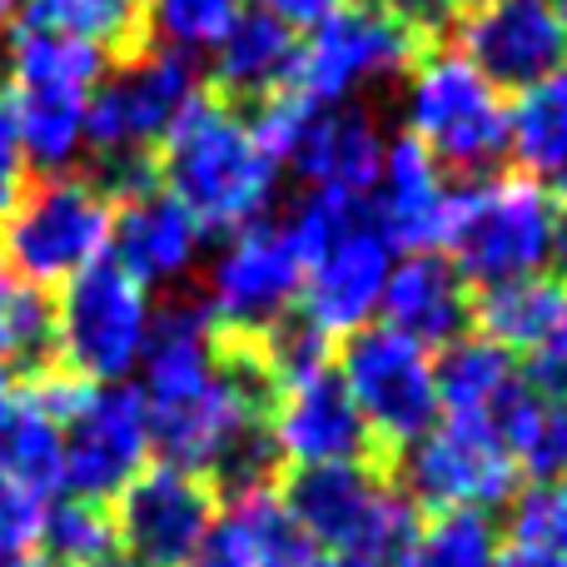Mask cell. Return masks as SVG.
I'll list each match as a JSON object with an SVG mask.
<instances>
[{"label":"cell","instance_id":"obj_1","mask_svg":"<svg viewBox=\"0 0 567 567\" xmlns=\"http://www.w3.org/2000/svg\"><path fill=\"white\" fill-rule=\"evenodd\" d=\"M159 189L205 235H235L269 219L279 199V159L265 150L255 120L239 105L199 90L159 140Z\"/></svg>","mask_w":567,"mask_h":567},{"label":"cell","instance_id":"obj_2","mask_svg":"<svg viewBox=\"0 0 567 567\" xmlns=\"http://www.w3.org/2000/svg\"><path fill=\"white\" fill-rule=\"evenodd\" d=\"M293 249H299V319L319 339H349V333L379 323L383 284L393 275L399 249L389 245L369 215V199L303 195L284 219Z\"/></svg>","mask_w":567,"mask_h":567},{"label":"cell","instance_id":"obj_3","mask_svg":"<svg viewBox=\"0 0 567 567\" xmlns=\"http://www.w3.org/2000/svg\"><path fill=\"white\" fill-rule=\"evenodd\" d=\"M567 249V215L558 199L518 175H478L453 189L439 255L463 275L468 289L548 275Z\"/></svg>","mask_w":567,"mask_h":567},{"label":"cell","instance_id":"obj_4","mask_svg":"<svg viewBox=\"0 0 567 567\" xmlns=\"http://www.w3.org/2000/svg\"><path fill=\"white\" fill-rule=\"evenodd\" d=\"M199 65L165 45H135L95 85L85 105V150L105 165L110 199L150 185V159L189 100L199 95Z\"/></svg>","mask_w":567,"mask_h":567},{"label":"cell","instance_id":"obj_5","mask_svg":"<svg viewBox=\"0 0 567 567\" xmlns=\"http://www.w3.org/2000/svg\"><path fill=\"white\" fill-rule=\"evenodd\" d=\"M403 140L423 150L443 175H493L508 155L513 100L473 70L458 50H429L413 60L399 95Z\"/></svg>","mask_w":567,"mask_h":567},{"label":"cell","instance_id":"obj_6","mask_svg":"<svg viewBox=\"0 0 567 567\" xmlns=\"http://www.w3.org/2000/svg\"><path fill=\"white\" fill-rule=\"evenodd\" d=\"M115 199L100 179L45 175L0 219V265L30 289H65L75 275L110 259Z\"/></svg>","mask_w":567,"mask_h":567},{"label":"cell","instance_id":"obj_7","mask_svg":"<svg viewBox=\"0 0 567 567\" xmlns=\"http://www.w3.org/2000/svg\"><path fill=\"white\" fill-rule=\"evenodd\" d=\"M279 498L313 553H359L393 563L419 528V508L373 463L293 468Z\"/></svg>","mask_w":567,"mask_h":567},{"label":"cell","instance_id":"obj_8","mask_svg":"<svg viewBox=\"0 0 567 567\" xmlns=\"http://www.w3.org/2000/svg\"><path fill=\"white\" fill-rule=\"evenodd\" d=\"M423 35L383 6H339L329 20L299 35L293 80L284 95L309 110L359 105L363 90L403 80L423 55Z\"/></svg>","mask_w":567,"mask_h":567},{"label":"cell","instance_id":"obj_9","mask_svg":"<svg viewBox=\"0 0 567 567\" xmlns=\"http://www.w3.org/2000/svg\"><path fill=\"white\" fill-rule=\"evenodd\" d=\"M299 284L303 265L284 219H259V225L225 235V245L209 255L199 309L209 313L225 343L259 349L299 313Z\"/></svg>","mask_w":567,"mask_h":567},{"label":"cell","instance_id":"obj_10","mask_svg":"<svg viewBox=\"0 0 567 567\" xmlns=\"http://www.w3.org/2000/svg\"><path fill=\"white\" fill-rule=\"evenodd\" d=\"M249 120H255L265 150L279 159V169H293L309 185V195H339V199L373 195L389 140H383L379 120L363 105L309 110L293 95H275Z\"/></svg>","mask_w":567,"mask_h":567},{"label":"cell","instance_id":"obj_11","mask_svg":"<svg viewBox=\"0 0 567 567\" xmlns=\"http://www.w3.org/2000/svg\"><path fill=\"white\" fill-rule=\"evenodd\" d=\"M155 323V293L120 265H95L55 289V363L85 383H125Z\"/></svg>","mask_w":567,"mask_h":567},{"label":"cell","instance_id":"obj_12","mask_svg":"<svg viewBox=\"0 0 567 567\" xmlns=\"http://www.w3.org/2000/svg\"><path fill=\"white\" fill-rule=\"evenodd\" d=\"M399 493L429 513H493L518 493V468L488 419L439 413L409 449H399Z\"/></svg>","mask_w":567,"mask_h":567},{"label":"cell","instance_id":"obj_13","mask_svg":"<svg viewBox=\"0 0 567 567\" xmlns=\"http://www.w3.org/2000/svg\"><path fill=\"white\" fill-rule=\"evenodd\" d=\"M339 369L363 429L383 449H409L423 429L439 423V389H433V353L413 339L369 323L339 343Z\"/></svg>","mask_w":567,"mask_h":567},{"label":"cell","instance_id":"obj_14","mask_svg":"<svg viewBox=\"0 0 567 567\" xmlns=\"http://www.w3.org/2000/svg\"><path fill=\"white\" fill-rule=\"evenodd\" d=\"M65 439V478L60 493L90 503H115L130 478L150 468V413L140 389L130 383H100L80 399V409L60 429Z\"/></svg>","mask_w":567,"mask_h":567},{"label":"cell","instance_id":"obj_15","mask_svg":"<svg viewBox=\"0 0 567 567\" xmlns=\"http://www.w3.org/2000/svg\"><path fill=\"white\" fill-rule=\"evenodd\" d=\"M215 513L219 493L209 488V478L175 463H150L140 478L120 488L110 518H115L120 553L145 567H189L215 528Z\"/></svg>","mask_w":567,"mask_h":567},{"label":"cell","instance_id":"obj_16","mask_svg":"<svg viewBox=\"0 0 567 567\" xmlns=\"http://www.w3.org/2000/svg\"><path fill=\"white\" fill-rule=\"evenodd\" d=\"M269 443L289 468H333V463H373V433L363 429L333 359L269 383Z\"/></svg>","mask_w":567,"mask_h":567},{"label":"cell","instance_id":"obj_17","mask_svg":"<svg viewBox=\"0 0 567 567\" xmlns=\"http://www.w3.org/2000/svg\"><path fill=\"white\" fill-rule=\"evenodd\" d=\"M453 50L503 95L538 85L567 60V35L553 0H468L453 16Z\"/></svg>","mask_w":567,"mask_h":567},{"label":"cell","instance_id":"obj_18","mask_svg":"<svg viewBox=\"0 0 567 567\" xmlns=\"http://www.w3.org/2000/svg\"><path fill=\"white\" fill-rule=\"evenodd\" d=\"M205 229L175 205L159 185L115 199V229H110V265L140 279L150 293L159 284H179L199 269Z\"/></svg>","mask_w":567,"mask_h":567},{"label":"cell","instance_id":"obj_19","mask_svg":"<svg viewBox=\"0 0 567 567\" xmlns=\"http://www.w3.org/2000/svg\"><path fill=\"white\" fill-rule=\"evenodd\" d=\"M453 185L413 140H389L383 150L379 179H373V225L389 235L393 249L403 255H439L443 225H449Z\"/></svg>","mask_w":567,"mask_h":567},{"label":"cell","instance_id":"obj_20","mask_svg":"<svg viewBox=\"0 0 567 567\" xmlns=\"http://www.w3.org/2000/svg\"><path fill=\"white\" fill-rule=\"evenodd\" d=\"M379 323L419 349H443V343L463 339L473 323V289L443 255H403L393 259V275L383 284Z\"/></svg>","mask_w":567,"mask_h":567},{"label":"cell","instance_id":"obj_21","mask_svg":"<svg viewBox=\"0 0 567 567\" xmlns=\"http://www.w3.org/2000/svg\"><path fill=\"white\" fill-rule=\"evenodd\" d=\"M309 558L313 548L289 518L279 488H249L219 498L215 528L189 567H303Z\"/></svg>","mask_w":567,"mask_h":567},{"label":"cell","instance_id":"obj_22","mask_svg":"<svg viewBox=\"0 0 567 567\" xmlns=\"http://www.w3.org/2000/svg\"><path fill=\"white\" fill-rule=\"evenodd\" d=\"M293 55H299V35L284 30L279 20L245 10L225 40L209 50V85L229 105H265L289 90Z\"/></svg>","mask_w":567,"mask_h":567},{"label":"cell","instance_id":"obj_23","mask_svg":"<svg viewBox=\"0 0 567 567\" xmlns=\"http://www.w3.org/2000/svg\"><path fill=\"white\" fill-rule=\"evenodd\" d=\"M523 383L518 359L498 349L483 333H463V339L443 343L433 359V389H439V413L453 419H488L508 403V393Z\"/></svg>","mask_w":567,"mask_h":567},{"label":"cell","instance_id":"obj_24","mask_svg":"<svg viewBox=\"0 0 567 567\" xmlns=\"http://www.w3.org/2000/svg\"><path fill=\"white\" fill-rule=\"evenodd\" d=\"M508 155H518L523 175L538 179L567 215V60L548 80L518 90Z\"/></svg>","mask_w":567,"mask_h":567},{"label":"cell","instance_id":"obj_25","mask_svg":"<svg viewBox=\"0 0 567 567\" xmlns=\"http://www.w3.org/2000/svg\"><path fill=\"white\" fill-rule=\"evenodd\" d=\"M473 319L478 333L493 339L498 349H508L513 359H528L543 343L567 323V289L558 275H533V279H513V284H493L478 289L473 299Z\"/></svg>","mask_w":567,"mask_h":567},{"label":"cell","instance_id":"obj_26","mask_svg":"<svg viewBox=\"0 0 567 567\" xmlns=\"http://www.w3.org/2000/svg\"><path fill=\"white\" fill-rule=\"evenodd\" d=\"M110 55L60 30L10 25V90H55V95H95Z\"/></svg>","mask_w":567,"mask_h":567},{"label":"cell","instance_id":"obj_27","mask_svg":"<svg viewBox=\"0 0 567 567\" xmlns=\"http://www.w3.org/2000/svg\"><path fill=\"white\" fill-rule=\"evenodd\" d=\"M503 449L513 468L528 473L533 483L567 478V403L553 393H538L533 383H518L498 413H493Z\"/></svg>","mask_w":567,"mask_h":567},{"label":"cell","instance_id":"obj_28","mask_svg":"<svg viewBox=\"0 0 567 567\" xmlns=\"http://www.w3.org/2000/svg\"><path fill=\"white\" fill-rule=\"evenodd\" d=\"M85 105H90V95L10 90L16 135H20V150H25L30 169H45V175H70V165L85 155Z\"/></svg>","mask_w":567,"mask_h":567},{"label":"cell","instance_id":"obj_29","mask_svg":"<svg viewBox=\"0 0 567 567\" xmlns=\"http://www.w3.org/2000/svg\"><path fill=\"white\" fill-rule=\"evenodd\" d=\"M0 473L10 483H20L35 498L60 493L65 478V439H60V423L45 419L40 409H30L16 393V409L0 423Z\"/></svg>","mask_w":567,"mask_h":567},{"label":"cell","instance_id":"obj_30","mask_svg":"<svg viewBox=\"0 0 567 567\" xmlns=\"http://www.w3.org/2000/svg\"><path fill=\"white\" fill-rule=\"evenodd\" d=\"M498 553L503 533L493 513H433L389 567H493Z\"/></svg>","mask_w":567,"mask_h":567},{"label":"cell","instance_id":"obj_31","mask_svg":"<svg viewBox=\"0 0 567 567\" xmlns=\"http://www.w3.org/2000/svg\"><path fill=\"white\" fill-rule=\"evenodd\" d=\"M35 548H40V563L50 567H95L100 558H110L120 548L115 518H110L105 503L70 498L65 493L60 503H45V513H40Z\"/></svg>","mask_w":567,"mask_h":567},{"label":"cell","instance_id":"obj_32","mask_svg":"<svg viewBox=\"0 0 567 567\" xmlns=\"http://www.w3.org/2000/svg\"><path fill=\"white\" fill-rule=\"evenodd\" d=\"M20 25L60 30L95 50H135L140 40V0H30Z\"/></svg>","mask_w":567,"mask_h":567},{"label":"cell","instance_id":"obj_33","mask_svg":"<svg viewBox=\"0 0 567 567\" xmlns=\"http://www.w3.org/2000/svg\"><path fill=\"white\" fill-rule=\"evenodd\" d=\"M249 10V0H150L145 25L150 45H165L175 55H209L235 30V20Z\"/></svg>","mask_w":567,"mask_h":567},{"label":"cell","instance_id":"obj_34","mask_svg":"<svg viewBox=\"0 0 567 567\" xmlns=\"http://www.w3.org/2000/svg\"><path fill=\"white\" fill-rule=\"evenodd\" d=\"M0 359L10 369H45L55 363V293L16 284L0 309Z\"/></svg>","mask_w":567,"mask_h":567},{"label":"cell","instance_id":"obj_35","mask_svg":"<svg viewBox=\"0 0 567 567\" xmlns=\"http://www.w3.org/2000/svg\"><path fill=\"white\" fill-rule=\"evenodd\" d=\"M508 548L567 558V483H528L508 498Z\"/></svg>","mask_w":567,"mask_h":567},{"label":"cell","instance_id":"obj_36","mask_svg":"<svg viewBox=\"0 0 567 567\" xmlns=\"http://www.w3.org/2000/svg\"><path fill=\"white\" fill-rule=\"evenodd\" d=\"M40 513H45V498L25 493L20 483H10L0 473V553H30L40 533Z\"/></svg>","mask_w":567,"mask_h":567},{"label":"cell","instance_id":"obj_37","mask_svg":"<svg viewBox=\"0 0 567 567\" xmlns=\"http://www.w3.org/2000/svg\"><path fill=\"white\" fill-rule=\"evenodd\" d=\"M30 189V159L16 135V110H10V90H0V219L10 215L20 195Z\"/></svg>","mask_w":567,"mask_h":567},{"label":"cell","instance_id":"obj_38","mask_svg":"<svg viewBox=\"0 0 567 567\" xmlns=\"http://www.w3.org/2000/svg\"><path fill=\"white\" fill-rule=\"evenodd\" d=\"M343 0H255L249 10H259V16L279 20L284 30H293V35H303V30H313L319 20H329L333 10H339Z\"/></svg>","mask_w":567,"mask_h":567},{"label":"cell","instance_id":"obj_39","mask_svg":"<svg viewBox=\"0 0 567 567\" xmlns=\"http://www.w3.org/2000/svg\"><path fill=\"white\" fill-rule=\"evenodd\" d=\"M493 567H567V558H553V553H533V548H503Z\"/></svg>","mask_w":567,"mask_h":567},{"label":"cell","instance_id":"obj_40","mask_svg":"<svg viewBox=\"0 0 567 567\" xmlns=\"http://www.w3.org/2000/svg\"><path fill=\"white\" fill-rule=\"evenodd\" d=\"M303 567H389L379 558H359V553H313Z\"/></svg>","mask_w":567,"mask_h":567},{"label":"cell","instance_id":"obj_41","mask_svg":"<svg viewBox=\"0 0 567 567\" xmlns=\"http://www.w3.org/2000/svg\"><path fill=\"white\" fill-rule=\"evenodd\" d=\"M16 393H20V373L0 359V423H6V413L16 409Z\"/></svg>","mask_w":567,"mask_h":567},{"label":"cell","instance_id":"obj_42","mask_svg":"<svg viewBox=\"0 0 567 567\" xmlns=\"http://www.w3.org/2000/svg\"><path fill=\"white\" fill-rule=\"evenodd\" d=\"M95 567H145V563H140V558H130V553H120V548H115V553H110V558H100Z\"/></svg>","mask_w":567,"mask_h":567},{"label":"cell","instance_id":"obj_43","mask_svg":"<svg viewBox=\"0 0 567 567\" xmlns=\"http://www.w3.org/2000/svg\"><path fill=\"white\" fill-rule=\"evenodd\" d=\"M16 10H20V0H0V35L16 25Z\"/></svg>","mask_w":567,"mask_h":567},{"label":"cell","instance_id":"obj_44","mask_svg":"<svg viewBox=\"0 0 567 567\" xmlns=\"http://www.w3.org/2000/svg\"><path fill=\"white\" fill-rule=\"evenodd\" d=\"M10 289H16V279H10V269H6V265H0V309H6Z\"/></svg>","mask_w":567,"mask_h":567},{"label":"cell","instance_id":"obj_45","mask_svg":"<svg viewBox=\"0 0 567 567\" xmlns=\"http://www.w3.org/2000/svg\"><path fill=\"white\" fill-rule=\"evenodd\" d=\"M553 10H558V20H563V35H567V0H553Z\"/></svg>","mask_w":567,"mask_h":567},{"label":"cell","instance_id":"obj_46","mask_svg":"<svg viewBox=\"0 0 567 567\" xmlns=\"http://www.w3.org/2000/svg\"><path fill=\"white\" fill-rule=\"evenodd\" d=\"M20 567H50V563H40V558H25V563H20Z\"/></svg>","mask_w":567,"mask_h":567},{"label":"cell","instance_id":"obj_47","mask_svg":"<svg viewBox=\"0 0 567 567\" xmlns=\"http://www.w3.org/2000/svg\"><path fill=\"white\" fill-rule=\"evenodd\" d=\"M563 289H567V249H563Z\"/></svg>","mask_w":567,"mask_h":567},{"label":"cell","instance_id":"obj_48","mask_svg":"<svg viewBox=\"0 0 567 567\" xmlns=\"http://www.w3.org/2000/svg\"><path fill=\"white\" fill-rule=\"evenodd\" d=\"M0 567H6V553H0Z\"/></svg>","mask_w":567,"mask_h":567},{"label":"cell","instance_id":"obj_49","mask_svg":"<svg viewBox=\"0 0 567 567\" xmlns=\"http://www.w3.org/2000/svg\"><path fill=\"white\" fill-rule=\"evenodd\" d=\"M563 483H567V478H563Z\"/></svg>","mask_w":567,"mask_h":567}]
</instances>
